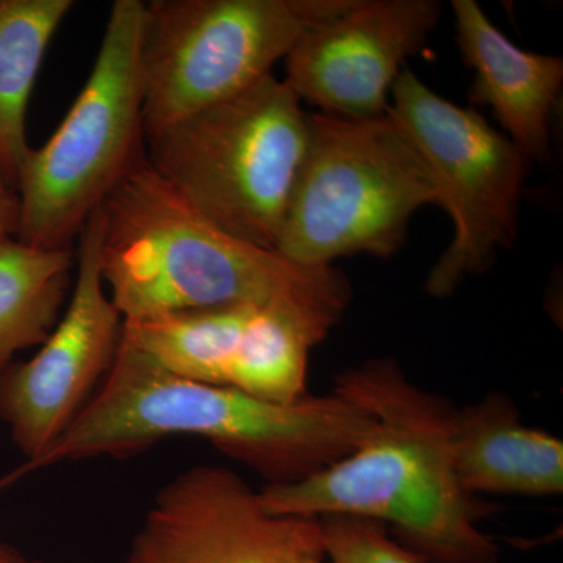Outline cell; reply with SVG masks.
Returning <instances> with one entry per match:
<instances>
[{
  "mask_svg": "<svg viewBox=\"0 0 563 563\" xmlns=\"http://www.w3.org/2000/svg\"><path fill=\"white\" fill-rule=\"evenodd\" d=\"M388 114L417 151L439 207L454 224L450 246L426 280L433 298H448L498 251L512 246L531 161L473 107L448 101L404 68L391 88Z\"/></svg>",
  "mask_w": 563,
  "mask_h": 563,
  "instance_id": "cell-8",
  "label": "cell"
},
{
  "mask_svg": "<svg viewBox=\"0 0 563 563\" xmlns=\"http://www.w3.org/2000/svg\"><path fill=\"white\" fill-rule=\"evenodd\" d=\"M20 202L18 195L0 179V246L16 239Z\"/></svg>",
  "mask_w": 563,
  "mask_h": 563,
  "instance_id": "cell-18",
  "label": "cell"
},
{
  "mask_svg": "<svg viewBox=\"0 0 563 563\" xmlns=\"http://www.w3.org/2000/svg\"><path fill=\"white\" fill-rule=\"evenodd\" d=\"M73 0H0V179L16 192L32 147L27 111L44 55Z\"/></svg>",
  "mask_w": 563,
  "mask_h": 563,
  "instance_id": "cell-15",
  "label": "cell"
},
{
  "mask_svg": "<svg viewBox=\"0 0 563 563\" xmlns=\"http://www.w3.org/2000/svg\"><path fill=\"white\" fill-rule=\"evenodd\" d=\"M125 563H329L320 518L274 515L225 466H192L163 485Z\"/></svg>",
  "mask_w": 563,
  "mask_h": 563,
  "instance_id": "cell-9",
  "label": "cell"
},
{
  "mask_svg": "<svg viewBox=\"0 0 563 563\" xmlns=\"http://www.w3.org/2000/svg\"><path fill=\"white\" fill-rule=\"evenodd\" d=\"M455 38L474 70L468 99L490 107L529 161L550 154L551 117L563 85V58L515 46L474 0H453Z\"/></svg>",
  "mask_w": 563,
  "mask_h": 563,
  "instance_id": "cell-13",
  "label": "cell"
},
{
  "mask_svg": "<svg viewBox=\"0 0 563 563\" xmlns=\"http://www.w3.org/2000/svg\"><path fill=\"white\" fill-rule=\"evenodd\" d=\"M0 563H43L35 561V559H29L27 555L18 551L16 548L10 547V544L0 542Z\"/></svg>",
  "mask_w": 563,
  "mask_h": 563,
  "instance_id": "cell-19",
  "label": "cell"
},
{
  "mask_svg": "<svg viewBox=\"0 0 563 563\" xmlns=\"http://www.w3.org/2000/svg\"><path fill=\"white\" fill-rule=\"evenodd\" d=\"M309 140V111L274 74L146 136L147 163L203 217L276 251Z\"/></svg>",
  "mask_w": 563,
  "mask_h": 563,
  "instance_id": "cell-4",
  "label": "cell"
},
{
  "mask_svg": "<svg viewBox=\"0 0 563 563\" xmlns=\"http://www.w3.org/2000/svg\"><path fill=\"white\" fill-rule=\"evenodd\" d=\"M333 391L376 418L373 432L320 473L265 485L263 507L274 515L377 521L424 563H498V547L479 528L492 506L466 492L455 473L454 407L410 383L393 358L346 369Z\"/></svg>",
  "mask_w": 563,
  "mask_h": 563,
  "instance_id": "cell-1",
  "label": "cell"
},
{
  "mask_svg": "<svg viewBox=\"0 0 563 563\" xmlns=\"http://www.w3.org/2000/svg\"><path fill=\"white\" fill-rule=\"evenodd\" d=\"M374 426L368 410L336 391L292 404L263 401L185 379L121 342L84 412L43 454L3 477L0 488L62 462L128 457L179 435L209 440L266 485L295 484L357 450Z\"/></svg>",
  "mask_w": 563,
  "mask_h": 563,
  "instance_id": "cell-2",
  "label": "cell"
},
{
  "mask_svg": "<svg viewBox=\"0 0 563 563\" xmlns=\"http://www.w3.org/2000/svg\"><path fill=\"white\" fill-rule=\"evenodd\" d=\"M143 0H117L90 77L18 180L16 240L66 250L111 192L146 165L140 47Z\"/></svg>",
  "mask_w": 563,
  "mask_h": 563,
  "instance_id": "cell-5",
  "label": "cell"
},
{
  "mask_svg": "<svg viewBox=\"0 0 563 563\" xmlns=\"http://www.w3.org/2000/svg\"><path fill=\"white\" fill-rule=\"evenodd\" d=\"M329 563H424L387 526L357 517L320 518Z\"/></svg>",
  "mask_w": 563,
  "mask_h": 563,
  "instance_id": "cell-17",
  "label": "cell"
},
{
  "mask_svg": "<svg viewBox=\"0 0 563 563\" xmlns=\"http://www.w3.org/2000/svg\"><path fill=\"white\" fill-rule=\"evenodd\" d=\"M451 454L462 487L472 495L554 496L563 492V443L521 421L499 393L453 410Z\"/></svg>",
  "mask_w": 563,
  "mask_h": 563,
  "instance_id": "cell-14",
  "label": "cell"
},
{
  "mask_svg": "<svg viewBox=\"0 0 563 563\" xmlns=\"http://www.w3.org/2000/svg\"><path fill=\"white\" fill-rule=\"evenodd\" d=\"M98 214L99 266L124 321L235 303H296L342 318L351 301L335 266L302 268L222 231L150 163Z\"/></svg>",
  "mask_w": 563,
  "mask_h": 563,
  "instance_id": "cell-3",
  "label": "cell"
},
{
  "mask_svg": "<svg viewBox=\"0 0 563 563\" xmlns=\"http://www.w3.org/2000/svg\"><path fill=\"white\" fill-rule=\"evenodd\" d=\"M73 266L70 247L44 250L16 239L0 246V366L49 339L68 298Z\"/></svg>",
  "mask_w": 563,
  "mask_h": 563,
  "instance_id": "cell-16",
  "label": "cell"
},
{
  "mask_svg": "<svg viewBox=\"0 0 563 563\" xmlns=\"http://www.w3.org/2000/svg\"><path fill=\"white\" fill-rule=\"evenodd\" d=\"M355 0H152L140 47L146 136L235 98Z\"/></svg>",
  "mask_w": 563,
  "mask_h": 563,
  "instance_id": "cell-7",
  "label": "cell"
},
{
  "mask_svg": "<svg viewBox=\"0 0 563 563\" xmlns=\"http://www.w3.org/2000/svg\"><path fill=\"white\" fill-rule=\"evenodd\" d=\"M122 342L185 379L277 398L298 372L301 333L282 303H235L124 321Z\"/></svg>",
  "mask_w": 563,
  "mask_h": 563,
  "instance_id": "cell-12",
  "label": "cell"
},
{
  "mask_svg": "<svg viewBox=\"0 0 563 563\" xmlns=\"http://www.w3.org/2000/svg\"><path fill=\"white\" fill-rule=\"evenodd\" d=\"M103 285L96 210L79 235L77 279L66 313L35 357L0 366V418L25 462L76 421L113 366L124 320Z\"/></svg>",
  "mask_w": 563,
  "mask_h": 563,
  "instance_id": "cell-10",
  "label": "cell"
},
{
  "mask_svg": "<svg viewBox=\"0 0 563 563\" xmlns=\"http://www.w3.org/2000/svg\"><path fill=\"white\" fill-rule=\"evenodd\" d=\"M426 206L439 207L435 188L388 111L373 120L309 113L276 252L302 268H331L355 254L391 257Z\"/></svg>",
  "mask_w": 563,
  "mask_h": 563,
  "instance_id": "cell-6",
  "label": "cell"
},
{
  "mask_svg": "<svg viewBox=\"0 0 563 563\" xmlns=\"http://www.w3.org/2000/svg\"><path fill=\"white\" fill-rule=\"evenodd\" d=\"M440 14L437 0H355L296 44L285 58L284 81L321 114L384 117L407 58L424 49Z\"/></svg>",
  "mask_w": 563,
  "mask_h": 563,
  "instance_id": "cell-11",
  "label": "cell"
}]
</instances>
